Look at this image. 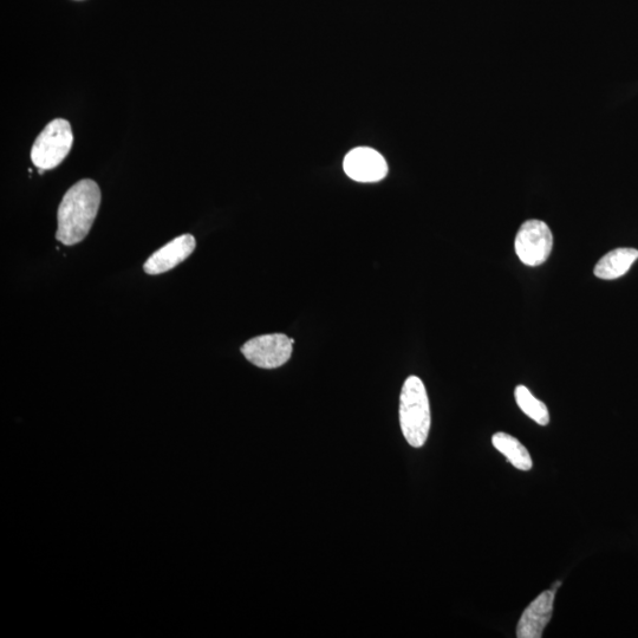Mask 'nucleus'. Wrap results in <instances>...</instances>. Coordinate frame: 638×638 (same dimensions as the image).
<instances>
[{"instance_id": "nucleus-2", "label": "nucleus", "mask_w": 638, "mask_h": 638, "mask_svg": "<svg viewBox=\"0 0 638 638\" xmlns=\"http://www.w3.org/2000/svg\"><path fill=\"white\" fill-rule=\"evenodd\" d=\"M431 422L425 384L419 377L410 376L403 384L400 397V425L410 446L420 448L426 444Z\"/></svg>"}, {"instance_id": "nucleus-8", "label": "nucleus", "mask_w": 638, "mask_h": 638, "mask_svg": "<svg viewBox=\"0 0 638 638\" xmlns=\"http://www.w3.org/2000/svg\"><path fill=\"white\" fill-rule=\"evenodd\" d=\"M556 592L546 590L540 594L520 617L517 627L518 638H540L548 627L553 614Z\"/></svg>"}, {"instance_id": "nucleus-12", "label": "nucleus", "mask_w": 638, "mask_h": 638, "mask_svg": "<svg viewBox=\"0 0 638 638\" xmlns=\"http://www.w3.org/2000/svg\"><path fill=\"white\" fill-rule=\"evenodd\" d=\"M561 584H562L561 582L553 584V588L551 590L556 592L559 589V587H561Z\"/></svg>"}, {"instance_id": "nucleus-7", "label": "nucleus", "mask_w": 638, "mask_h": 638, "mask_svg": "<svg viewBox=\"0 0 638 638\" xmlns=\"http://www.w3.org/2000/svg\"><path fill=\"white\" fill-rule=\"evenodd\" d=\"M197 247V242L192 234H182L171 243L161 247L147 259L145 269L147 275L156 276L171 271L188 257H190Z\"/></svg>"}, {"instance_id": "nucleus-11", "label": "nucleus", "mask_w": 638, "mask_h": 638, "mask_svg": "<svg viewBox=\"0 0 638 638\" xmlns=\"http://www.w3.org/2000/svg\"><path fill=\"white\" fill-rule=\"evenodd\" d=\"M517 405L523 410L524 414L530 419L537 422L540 426H548L550 423L549 409L545 403L533 396L529 388L518 386L514 390Z\"/></svg>"}, {"instance_id": "nucleus-5", "label": "nucleus", "mask_w": 638, "mask_h": 638, "mask_svg": "<svg viewBox=\"0 0 638 638\" xmlns=\"http://www.w3.org/2000/svg\"><path fill=\"white\" fill-rule=\"evenodd\" d=\"M292 345L291 338L283 334L263 335L246 342L242 353L258 368L276 369L290 360Z\"/></svg>"}, {"instance_id": "nucleus-6", "label": "nucleus", "mask_w": 638, "mask_h": 638, "mask_svg": "<svg viewBox=\"0 0 638 638\" xmlns=\"http://www.w3.org/2000/svg\"><path fill=\"white\" fill-rule=\"evenodd\" d=\"M344 172L358 182H377L387 177L388 165L375 149L360 147L349 152L344 159Z\"/></svg>"}, {"instance_id": "nucleus-4", "label": "nucleus", "mask_w": 638, "mask_h": 638, "mask_svg": "<svg viewBox=\"0 0 638 638\" xmlns=\"http://www.w3.org/2000/svg\"><path fill=\"white\" fill-rule=\"evenodd\" d=\"M516 253L527 266L542 265L549 259L553 247L550 227L542 220H529L520 227L516 243Z\"/></svg>"}, {"instance_id": "nucleus-10", "label": "nucleus", "mask_w": 638, "mask_h": 638, "mask_svg": "<svg viewBox=\"0 0 638 638\" xmlns=\"http://www.w3.org/2000/svg\"><path fill=\"white\" fill-rule=\"evenodd\" d=\"M492 444L517 470H532L533 462L529 451L514 436L503 432L496 433L493 435Z\"/></svg>"}, {"instance_id": "nucleus-1", "label": "nucleus", "mask_w": 638, "mask_h": 638, "mask_svg": "<svg viewBox=\"0 0 638 638\" xmlns=\"http://www.w3.org/2000/svg\"><path fill=\"white\" fill-rule=\"evenodd\" d=\"M100 205L101 191L94 180L84 179L71 187L58 207V242L65 246L81 243L93 227Z\"/></svg>"}, {"instance_id": "nucleus-3", "label": "nucleus", "mask_w": 638, "mask_h": 638, "mask_svg": "<svg viewBox=\"0 0 638 638\" xmlns=\"http://www.w3.org/2000/svg\"><path fill=\"white\" fill-rule=\"evenodd\" d=\"M74 135L67 120L51 121L38 135L31 149V160L38 169L49 171L67 158L73 147Z\"/></svg>"}, {"instance_id": "nucleus-9", "label": "nucleus", "mask_w": 638, "mask_h": 638, "mask_svg": "<svg viewBox=\"0 0 638 638\" xmlns=\"http://www.w3.org/2000/svg\"><path fill=\"white\" fill-rule=\"evenodd\" d=\"M638 259V251L635 249H616L605 255L595 268V276L604 281H613L620 278L630 270Z\"/></svg>"}]
</instances>
